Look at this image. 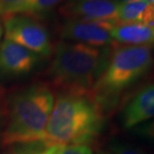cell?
Listing matches in <instances>:
<instances>
[{
  "mask_svg": "<svg viewBox=\"0 0 154 154\" xmlns=\"http://www.w3.org/2000/svg\"><path fill=\"white\" fill-rule=\"evenodd\" d=\"M103 112L88 96L64 93L53 106L44 138V146L90 144L103 130Z\"/></svg>",
  "mask_w": 154,
  "mask_h": 154,
  "instance_id": "6da1fadb",
  "label": "cell"
},
{
  "mask_svg": "<svg viewBox=\"0 0 154 154\" xmlns=\"http://www.w3.org/2000/svg\"><path fill=\"white\" fill-rule=\"evenodd\" d=\"M109 149L111 154H147L138 147L120 140H113L109 144Z\"/></svg>",
  "mask_w": 154,
  "mask_h": 154,
  "instance_id": "9a60e30c",
  "label": "cell"
},
{
  "mask_svg": "<svg viewBox=\"0 0 154 154\" xmlns=\"http://www.w3.org/2000/svg\"><path fill=\"white\" fill-rule=\"evenodd\" d=\"M1 33H2V29H1V26H0V36H1Z\"/></svg>",
  "mask_w": 154,
  "mask_h": 154,
  "instance_id": "7402d4cb",
  "label": "cell"
},
{
  "mask_svg": "<svg viewBox=\"0 0 154 154\" xmlns=\"http://www.w3.org/2000/svg\"><path fill=\"white\" fill-rule=\"evenodd\" d=\"M40 56L14 42L5 40L0 46V79H11L30 73Z\"/></svg>",
  "mask_w": 154,
  "mask_h": 154,
  "instance_id": "ba28073f",
  "label": "cell"
},
{
  "mask_svg": "<svg viewBox=\"0 0 154 154\" xmlns=\"http://www.w3.org/2000/svg\"><path fill=\"white\" fill-rule=\"evenodd\" d=\"M26 154H44L43 151H41V152H31V151H28V152H25Z\"/></svg>",
  "mask_w": 154,
  "mask_h": 154,
  "instance_id": "e0dca14e",
  "label": "cell"
},
{
  "mask_svg": "<svg viewBox=\"0 0 154 154\" xmlns=\"http://www.w3.org/2000/svg\"><path fill=\"white\" fill-rule=\"evenodd\" d=\"M5 39L27 48L34 53L48 57L53 53V46L48 29L38 18L28 15L4 17Z\"/></svg>",
  "mask_w": 154,
  "mask_h": 154,
  "instance_id": "5b68a950",
  "label": "cell"
},
{
  "mask_svg": "<svg viewBox=\"0 0 154 154\" xmlns=\"http://www.w3.org/2000/svg\"><path fill=\"white\" fill-rule=\"evenodd\" d=\"M119 2H128V1H135V0H116Z\"/></svg>",
  "mask_w": 154,
  "mask_h": 154,
  "instance_id": "ac0fdd59",
  "label": "cell"
},
{
  "mask_svg": "<svg viewBox=\"0 0 154 154\" xmlns=\"http://www.w3.org/2000/svg\"><path fill=\"white\" fill-rule=\"evenodd\" d=\"M44 154H94L93 149L86 144H67L47 147Z\"/></svg>",
  "mask_w": 154,
  "mask_h": 154,
  "instance_id": "4fadbf2b",
  "label": "cell"
},
{
  "mask_svg": "<svg viewBox=\"0 0 154 154\" xmlns=\"http://www.w3.org/2000/svg\"><path fill=\"white\" fill-rule=\"evenodd\" d=\"M4 154H26L25 152H12V153H4Z\"/></svg>",
  "mask_w": 154,
  "mask_h": 154,
  "instance_id": "d6986e66",
  "label": "cell"
},
{
  "mask_svg": "<svg viewBox=\"0 0 154 154\" xmlns=\"http://www.w3.org/2000/svg\"><path fill=\"white\" fill-rule=\"evenodd\" d=\"M147 1H149L150 3H152V4H154V0H147Z\"/></svg>",
  "mask_w": 154,
  "mask_h": 154,
  "instance_id": "44dd1931",
  "label": "cell"
},
{
  "mask_svg": "<svg viewBox=\"0 0 154 154\" xmlns=\"http://www.w3.org/2000/svg\"><path fill=\"white\" fill-rule=\"evenodd\" d=\"M116 0H65L59 13L67 20L83 21H116Z\"/></svg>",
  "mask_w": 154,
  "mask_h": 154,
  "instance_id": "52a82bcc",
  "label": "cell"
},
{
  "mask_svg": "<svg viewBox=\"0 0 154 154\" xmlns=\"http://www.w3.org/2000/svg\"><path fill=\"white\" fill-rule=\"evenodd\" d=\"M154 119V82L144 86L132 97L121 111V124L131 129Z\"/></svg>",
  "mask_w": 154,
  "mask_h": 154,
  "instance_id": "9c48e42d",
  "label": "cell"
},
{
  "mask_svg": "<svg viewBox=\"0 0 154 154\" xmlns=\"http://www.w3.org/2000/svg\"><path fill=\"white\" fill-rule=\"evenodd\" d=\"M63 1L65 0H24L13 10L11 15L22 14L38 18L40 16L47 15Z\"/></svg>",
  "mask_w": 154,
  "mask_h": 154,
  "instance_id": "7c38bea8",
  "label": "cell"
},
{
  "mask_svg": "<svg viewBox=\"0 0 154 154\" xmlns=\"http://www.w3.org/2000/svg\"><path fill=\"white\" fill-rule=\"evenodd\" d=\"M116 21H83L67 20L59 28V35L64 41L80 43L93 47H109L114 42L109 29Z\"/></svg>",
  "mask_w": 154,
  "mask_h": 154,
  "instance_id": "8992f818",
  "label": "cell"
},
{
  "mask_svg": "<svg viewBox=\"0 0 154 154\" xmlns=\"http://www.w3.org/2000/svg\"><path fill=\"white\" fill-rule=\"evenodd\" d=\"M54 106L50 88L36 84L16 94L10 101L2 133L3 145L42 141Z\"/></svg>",
  "mask_w": 154,
  "mask_h": 154,
  "instance_id": "277c9868",
  "label": "cell"
},
{
  "mask_svg": "<svg viewBox=\"0 0 154 154\" xmlns=\"http://www.w3.org/2000/svg\"><path fill=\"white\" fill-rule=\"evenodd\" d=\"M116 22L154 25V4L147 0L120 2Z\"/></svg>",
  "mask_w": 154,
  "mask_h": 154,
  "instance_id": "8fae6325",
  "label": "cell"
},
{
  "mask_svg": "<svg viewBox=\"0 0 154 154\" xmlns=\"http://www.w3.org/2000/svg\"><path fill=\"white\" fill-rule=\"evenodd\" d=\"M132 131L135 135L142 138L144 141L154 145V119L136 125L132 128Z\"/></svg>",
  "mask_w": 154,
  "mask_h": 154,
  "instance_id": "5bb4252c",
  "label": "cell"
},
{
  "mask_svg": "<svg viewBox=\"0 0 154 154\" xmlns=\"http://www.w3.org/2000/svg\"><path fill=\"white\" fill-rule=\"evenodd\" d=\"M110 50V46L99 48L61 41L54 48L48 77L65 93L90 96L106 66Z\"/></svg>",
  "mask_w": 154,
  "mask_h": 154,
  "instance_id": "7a4b0ae2",
  "label": "cell"
},
{
  "mask_svg": "<svg viewBox=\"0 0 154 154\" xmlns=\"http://www.w3.org/2000/svg\"><path fill=\"white\" fill-rule=\"evenodd\" d=\"M111 39L125 46L154 45V25L139 23H116L109 29Z\"/></svg>",
  "mask_w": 154,
  "mask_h": 154,
  "instance_id": "30bf717a",
  "label": "cell"
},
{
  "mask_svg": "<svg viewBox=\"0 0 154 154\" xmlns=\"http://www.w3.org/2000/svg\"><path fill=\"white\" fill-rule=\"evenodd\" d=\"M97 154H110V153H109V152H106V151H100Z\"/></svg>",
  "mask_w": 154,
  "mask_h": 154,
  "instance_id": "ffe728a7",
  "label": "cell"
},
{
  "mask_svg": "<svg viewBox=\"0 0 154 154\" xmlns=\"http://www.w3.org/2000/svg\"><path fill=\"white\" fill-rule=\"evenodd\" d=\"M0 37H1V36H0Z\"/></svg>",
  "mask_w": 154,
  "mask_h": 154,
  "instance_id": "603a6c76",
  "label": "cell"
},
{
  "mask_svg": "<svg viewBox=\"0 0 154 154\" xmlns=\"http://www.w3.org/2000/svg\"><path fill=\"white\" fill-rule=\"evenodd\" d=\"M24 0H0V15L7 17Z\"/></svg>",
  "mask_w": 154,
  "mask_h": 154,
  "instance_id": "2e32d148",
  "label": "cell"
},
{
  "mask_svg": "<svg viewBox=\"0 0 154 154\" xmlns=\"http://www.w3.org/2000/svg\"><path fill=\"white\" fill-rule=\"evenodd\" d=\"M153 66L152 47L116 45L88 97L103 112L109 111L119 103L120 94L148 74Z\"/></svg>",
  "mask_w": 154,
  "mask_h": 154,
  "instance_id": "3957f363",
  "label": "cell"
}]
</instances>
